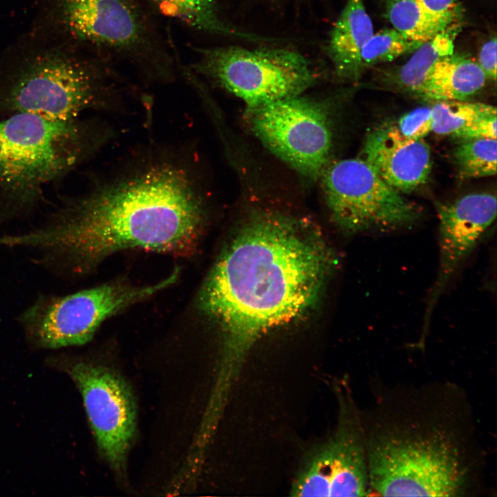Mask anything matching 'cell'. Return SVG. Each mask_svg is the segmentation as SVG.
Segmentation results:
<instances>
[{"label": "cell", "mask_w": 497, "mask_h": 497, "mask_svg": "<svg viewBox=\"0 0 497 497\" xmlns=\"http://www.w3.org/2000/svg\"><path fill=\"white\" fill-rule=\"evenodd\" d=\"M454 160L459 176L463 179L495 175L496 139H462L454 151Z\"/></svg>", "instance_id": "obj_20"}, {"label": "cell", "mask_w": 497, "mask_h": 497, "mask_svg": "<svg viewBox=\"0 0 497 497\" xmlns=\"http://www.w3.org/2000/svg\"><path fill=\"white\" fill-rule=\"evenodd\" d=\"M21 55L0 70V118L26 113L76 119L112 90L113 66L68 43Z\"/></svg>", "instance_id": "obj_6"}, {"label": "cell", "mask_w": 497, "mask_h": 497, "mask_svg": "<svg viewBox=\"0 0 497 497\" xmlns=\"http://www.w3.org/2000/svg\"><path fill=\"white\" fill-rule=\"evenodd\" d=\"M431 109L432 132L452 136L474 119L496 113L493 106L464 100L436 101Z\"/></svg>", "instance_id": "obj_21"}, {"label": "cell", "mask_w": 497, "mask_h": 497, "mask_svg": "<svg viewBox=\"0 0 497 497\" xmlns=\"http://www.w3.org/2000/svg\"><path fill=\"white\" fill-rule=\"evenodd\" d=\"M373 33L363 0H347L326 46L327 55L339 79L355 81L360 78L364 72L362 51Z\"/></svg>", "instance_id": "obj_15"}, {"label": "cell", "mask_w": 497, "mask_h": 497, "mask_svg": "<svg viewBox=\"0 0 497 497\" xmlns=\"http://www.w3.org/2000/svg\"><path fill=\"white\" fill-rule=\"evenodd\" d=\"M359 157L400 193L424 184L431 169L426 142L404 136L392 122L383 123L367 133Z\"/></svg>", "instance_id": "obj_14"}, {"label": "cell", "mask_w": 497, "mask_h": 497, "mask_svg": "<svg viewBox=\"0 0 497 497\" xmlns=\"http://www.w3.org/2000/svg\"><path fill=\"white\" fill-rule=\"evenodd\" d=\"M192 49L197 57L190 68L241 99L246 110L300 95L320 77L305 56L288 48Z\"/></svg>", "instance_id": "obj_7"}, {"label": "cell", "mask_w": 497, "mask_h": 497, "mask_svg": "<svg viewBox=\"0 0 497 497\" xmlns=\"http://www.w3.org/2000/svg\"><path fill=\"white\" fill-rule=\"evenodd\" d=\"M396 125L404 136L411 139H423L432 132L431 107H420L405 114Z\"/></svg>", "instance_id": "obj_23"}, {"label": "cell", "mask_w": 497, "mask_h": 497, "mask_svg": "<svg viewBox=\"0 0 497 497\" xmlns=\"http://www.w3.org/2000/svg\"><path fill=\"white\" fill-rule=\"evenodd\" d=\"M396 29L387 28L373 33L361 54L363 70L378 64L391 61L406 53L413 52L421 44Z\"/></svg>", "instance_id": "obj_22"}, {"label": "cell", "mask_w": 497, "mask_h": 497, "mask_svg": "<svg viewBox=\"0 0 497 497\" xmlns=\"http://www.w3.org/2000/svg\"><path fill=\"white\" fill-rule=\"evenodd\" d=\"M362 416L370 496L483 491L485 455L469 398L458 384L378 387Z\"/></svg>", "instance_id": "obj_3"}, {"label": "cell", "mask_w": 497, "mask_h": 497, "mask_svg": "<svg viewBox=\"0 0 497 497\" xmlns=\"http://www.w3.org/2000/svg\"><path fill=\"white\" fill-rule=\"evenodd\" d=\"M82 395L101 454L117 472L124 470L136 430V405L130 386L115 371L88 361L50 358Z\"/></svg>", "instance_id": "obj_12"}, {"label": "cell", "mask_w": 497, "mask_h": 497, "mask_svg": "<svg viewBox=\"0 0 497 497\" xmlns=\"http://www.w3.org/2000/svg\"><path fill=\"white\" fill-rule=\"evenodd\" d=\"M92 146L90 127L79 119L26 113L0 118V217L33 210L44 188L71 171Z\"/></svg>", "instance_id": "obj_5"}, {"label": "cell", "mask_w": 497, "mask_h": 497, "mask_svg": "<svg viewBox=\"0 0 497 497\" xmlns=\"http://www.w3.org/2000/svg\"><path fill=\"white\" fill-rule=\"evenodd\" d=\"M335 392V430L304 460L293 481L292 496H370L362 410L347 382Z\"/></svg>", "instance_id": "obj_10"}, {"label": "cell", "mask_w": 497, "mask_h": 497, "mask_svg": "<svg viewBox=\"0 0 497 497\" xmlns=\"http://www.w3.org/2000/svg\"><path fill=\"white\" fill-rule=\"evenodd\" d=\"M497 43L496 35L491 37L481 47L478 64L486 76L496 80Z\"/></svg>", "instance_id": "obj_26"}, {"label": "cell", "mask_w": 497, "mask_h": 497, "mask_svg": "<svg viewBox=\"0 0 497 497\" xmlns=\"http://www.w3.org/2000/svg\"><path fill=\"white\" fill-rule=\"evenodd\" d=\"M318 180L333 220L349 233L397 229L420 215L360 157L330 162Z\"/></svg>", "instance_id": "obj_9"}, {"label": "cell", "mask_w": 497, "mask_h": 497, "mask_svg": "<svg viewBox=\"0 0 497 497\" xmlns=\"http://www.w3.org/2000/svg\"><path fill=\"white\" fill-rule=\"evenodd\" d=\"M432 15L451 24L458 19L460 8L458 0H418Z\"/></svg>", "instance_id": "obj_25"}, {"label": "cell", "mask_w": 497, "mask_h": 497, "mask_svg": "<svg viewBox=\"0 0 497 497\" xmlns=\"http://www.w3.org/2000/svg\"><path fill=\"white\" fill-rule=\"evenodd\" d=\"M459 28L458 24L453 23L421 44L407 62L389 76L392 83L416 95L436 63L454 52V42Z\"/></svg>", "instance_id": "obj_18"}, {"label": "cell", "mask_w": 497, "mask_h": 497, "mask_svg": "<svg viewBox=\"0 0 497 497\" xmlns=\"http://www.w3.org/2000/svg\"><path fill=\"white\" fill-rule=\"evenodd\" d=\"M336 260L309 222L270 211L248 218L199 295L200 309L222 335L213 396L228 398L260 337L315 304Z\"/></svg>", "instance_id": "obj_1"}, {"label": "cell", "mask_w": 497, "mask_h": 497, "mask_svg": "<svg viewBox=\"0 0 497 497\" xmlns=\"http://www.w3.org/2000/svg\"><path fill=\"white\" fill-rule=\"evenodd\" d=\"M496 210V197L489 193L469 194L452 202L436 204L439 262L425 309L423 335L440 296L494 222Z\"/></svg>", "instance_id": "obj_13"}, {"label": "cell", "mask_w": 497, "mask_h": 497, "mask_svg": "<svg viewBox=\"0 0 497 497\" xmlns=\"http://www.w3.org/2000/svg\"><path fill=\"white\" fill-rule=\"evenodd\" d=\"M496 113L474 119L453 136L459 140L492 138L496 139Z\"/></svg>", "instance_id": "obj_24"}, {"label": "cell", "mask_w": 497, "mask_h": 497, "mask_svg": "<svg viewBox=\"0 0 497 497\" xmlns=\"http://www.w3.org/2000/svg\"><path fill=\"white\" fill-rule=\"evenodd\" d=\"M386 12L394 29L420 43L451 25L432 15L418 0H387Z\"/></svg>", "instance_id": "obj_19"}, {"label": "cell", "mask_w": 497, "mask_h": 497, "mask_svg": "<svg viewBox=\"0 0 497 497\" xmlns=\"http://www.w3.org/2000/svg\"><path fill=\"white\" fill-rule=\"evenodd\" d=\"M50 21L67 42L113 66L125 63L151 79H171L175 50L143 0H48Z\"/></svg>", "instance_id": "obj_4"}, {"label": "cell", "mask_w": 497, "mask_h": 497, "mask_svg": "<svg viewBox=\"0 0 497 497\" xmlns=\"http://www.w3.org/2000/svg\"><path fill=\"white\" fill-rule=\"evenodd\" d=\"M251 131L271 153L311 181L330 163L333 131L326 106L302 95L246 110Z\"/></svg>", "instance_id": "obj_11"}, {"label": "cell", "mask_w": 497, "mask_h": 497, "mask_svg": "<svg viewBox=\"0 0 497 497\" xmlns=\"http://www.w3.org/2000/svg\"><path fill=\"white\" fill-rule=\"evenodd\" d=\"M156 16L160 14L180 22L193 30L251 41H272L240 30L222 17L217 0H143Z\"/></svg>", "instance_id": "obj_17"}, {"label": "cell", "mask_w": 497, "mask_h": 497, "mask_svg": "<svg viewBox=\"0 0 497 497\" xmlns=\"http://www.w3.org/2000/svg\"><path fill=\"white\" fill-rule=\"evenodd\" d=\"M204 221L202 198L183 168L163 162L104 184L57 209L42 226L6 235L57 276L88 273L119 251L188 254Z\"/></svg>", "instance_id": "obj_2"}, {"label": "cell", "mask_w": 497, "mask_h": 497, "mask_svg": "<svg viewBox=\"0 0 497 497\" xmlns=\"http://www.w3.org/2000/svg\"><path fill=\"white\" fill-rule=\"evenodd\" d=\"M487 77L478 62L454 52L438 61L416 95L428 101H463L478 92Z\"/></svg>", "instance_id": "obj_16"}, {"label": "cell", "mask_w": 497, "mask_h": 497, "mask_svg": "<svg viewBox=\"0 0 497 497\" xmlns=\"http://www.w3.org/2000/svg\"><path fill=\"white\" fill-rule=\"evenodd\" d=\"M177 277L175 270L168 278L149 286L114 282L67 295H42L21 313L18 322L35 348L82 345L92 339L106 319L169 286Z\"/></svg>", "instance_id": "obj_8"}]
</instances>
